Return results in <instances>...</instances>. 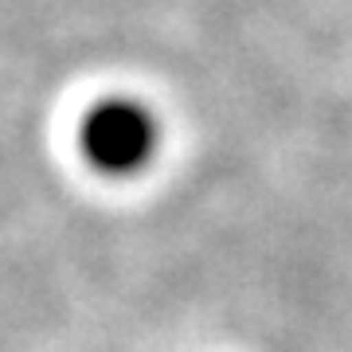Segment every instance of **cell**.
I'll list each match as a JSON object with an SVG mask.
<instances>
[{"label":"cell","mask_w":352,"mask_h":352,"mask_svg":"<svg viewBox=\"0 0 352 352\" xmlns=\"http://www.w3.org/2000/svg\"><path fill=\"white\" fill-rule=\"evenodd\" d=\"M75 149L98 176H141L161 153V118L133 94H102L78 113Z\"/></svg>","instance_id":"1"}]
</instances>
